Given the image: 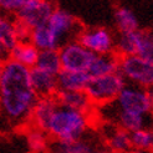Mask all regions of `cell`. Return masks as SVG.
I'll return each mask as SVG.
<instances>
[{
  "label": "cell",
  "instance_id": "cell-3",
  "mask_svg": "<svg viewBox=\"0 0 153 153\" xmlns=\"http://www.w3.org/2000/svg\"><path fill=\"white\" fill-rule=\"evenodd\" d=\"M111 106L117 111L140 117H153V92L138 86L127 85Z\"/></svg>",
  "mask_w": 153,
  "mask_h": 153
},
{
  "label": "cell",
  "instance_id": "cell-25",
  "mask_svg": "<svg viewBox=\"0 0 153 153\" xmlns=\"http://www.w3.org/2000/svg\"><path fill=\"white\" fill-rule=\"evenodd\" d=\"M132 149L153 152V128H142L131 133Z\"/></svg>",
  "mask_w": 153,
  "mask_h": 153
},
{
  "label": "cell",
  "instance_id": "cell-22",
  "mask_svg": "<svg viewBox=\"0 0 153 153\" xmlns=\"http://www.w3.org/2000/svg\"><path fill=\"white\" fill-rule=\"evenodd\" d=\"M138 30L132 33H118L114 36V53L118 57L136 55Z\"/></svg>",
  "mask_w": 153,
  "mask_h": 153
},
{
  "label": "cell",
  "instance_id": "cell-21",
  "mask_svg": "<svg viewBox=\"0 0 153 153\" xmlns=\"http://www.w3.org/2000/svg\"><path fill=\"white\" fill-rule=\"evenodd\" d=\"M113 20L118 33H132L140 30L138 19L134 11L127 6H117L113 11Z\"/></svg>",
  "mask_w": 153,
  "mask_h": 153
},
{
  "label": "cell",
  "instance_id": "cell-23",
  "mask_svg": "<svg viewBox=\"0 0 153 153\" xmlns=\"http://www.w3.org/2000/svg\"><path fill=\"white\" fill-rule=\"evenodd\" d=\"M35 67L57 76L60 74V71L62 70V68H61V60H60V55H59V50L40 51Z\"/></svg>",
  "mask_w": 153,
  "mask_h": 153
},
{
  "label": "cell",
  "instance_id": "cell-26",
  "mask_svg": "<svg viewBox=\"0 0 153 153\" xmlns=\"http://www.w3.org/2000/svg\"><path fill=\"white\" fill-rule=\"evenodd\" d=\"M26 0H0V11L15 18L24 7Z\"/></svg>",
  "mask_w": 153,
  "mask_h": 153
},
{
  "label": "cell",
  "instance_id": "cell-17",
  "mask_svg": "<svg viewBox=\"0 0 153 153\" xmlns=\"http://www.w3.org/2000/svg\"><path fill=\"white\" fill-rule=\"evenodd\" d=\"M90 79L87 72L61 70L57 75L59 91H85Z\"/></svg>",
  "mask_w": 153,
  "mask_h": 153
},
{
  "label": "cell",
  "instance_id": "cell-31",
  "mask_svg": "<svg viewBox=\"0 0 153 153\" xmlns=\"http://www.w3.org/2000/svg\"><path fill=\"white\" fill-rule=\"evenodd\" d=\"M3 64H4V61L0 60V74H1V70H3Z\"/></svg>",
  "mask_w": 153,
  "mask_h": 153
},
{
  "label": "cell",
  "instance_id": "cell-5",
  "mask_svg": "<svg viewBox=\"0 0 153 153\" xmlns=\"http://www.w3.org/2000/svg\"><path fill=\"white\" fill-rule=\"evenodd\" d=\"M118 72L126 83L142 88H153V64L137 55L120 57Z\"/></svg>",
  "mask_w": 153,
  "mask_h": 153
},
{
  "label": "cell",
  "instance_id": "cell-10",
  "mask_svg": "<svg viewBox=\"0 0 153 153\" xmlns=\"http://www.w3.org/2000/svg\"><path fill=\"white\" fill-rule=\"evenodd\" d=\"M100 132L106 143V148L112 153H127L132 149L131 133L110 122H101Z\"/></svg>",
  "mask_w": 153,
  "mask_h": 153
},
{
  "label": "cell",
  "instance_id": "cell-13",
  "mask_svg": "<svg viewBox=\"0 0 153 153\" xmlns=\"http://www.w3.org/2000/svg\"><path fill=\"white\" fill-rule=\"evenodd\" d=\"M59 106L91 114L94 111V105L90 101L85 91H59L55 96Z\"/></svg>",
  "mask_w": 153,
  "mask_h": 153
},
{
  "label": "cell",
  "instance_id": "cell-27",
  "mask_svg": "<svg viewBox=\"0 0 153 153\" xmlns=\"http://www.w3.org/2000/svg\"><path fill=\"white\" fill-rule=\"evenodd\" d=\"M15 35H16L18 42L20 41H30V35H31V29L22 24L19 20L15 19Z\"/></svg>",
  "mask_w": 153,
  "mask_h": 153
},
{
  "label": "cell",
  "instance_id": "cell-16",
  "mask_svg": "<svg viewBox=\"0 0 153 153\" xmlns=\"http://www.w3.org/2000/svg\"><path fill=\"white\" fill-rule=\"evenodd\" d=\"M120 57L116 53H106V55H95L91 62L87 74L90 77H100L111 74L118 72Z\"/></svg>",
  "mask_w": 153,
  "mask_h": 153
},
{
  "label": "cell",
  "instance_id": "cell-8",
  "mask_svg": "<svg viewBox=\"0 0 153 153\" xmlns=\"http://www.w3.org/2000/svg\"><path fill=\"white\" fill-rule=\"evenodd\" d=\"M114 34L107 27H87L82 29L77 40L94 55L114 53Z\"/></svg>",
  "mask_w": 153,
  "mask_h": 153
},
{
  "label": "cell",
  "instance_id": "cell-30",
  "mask_svg": "<svg viewBox=\"0 0 153 153\" xmlns=\"http://www.w3.org/2000/svg\"><path fill=\"white\" fill-rule=\"evenodd\" d=\"M4 56H5V55H4V52L1 51V49H0V60H1V61H3V57H4Z\"/></svg>",
  "mask_w": 153,
  "mask_h": 153
},
{
  "label": "cell",
  "instance_id": "cell-2",
  "mask_svg": "<svg viewBox=\"0 0 153 153\" xmlns=\"http://www.w3.org/2000/svg\"><path fill=\"white\" fill-rule=\"evenodd\" d=\"M90 114L57 106L48 125L46 133L51 141H75L88 134Z\"/></svg>",
  "mask_w": 153,
  "mask_h": 153
},
{
  "label": "cell",
  "instance_id": "cell-11",
  "mask_svg": "<svg viewBox=\"0 0 153 153\" xmlns=\"http://www.w3.org/2000/svg\"><path fill=\"white\" fill-rule=\"evenodd\" d=\"M30 83L39 98L55 97L59 92L57 76L42 71L37 67L30 68Z\"/></svg>",
  "mask_w": 153,
  "mask_h": 153
},
{
  "label": "cell",
  "instance_id": "cell-1",
  "mask_svg": "<svg viewBox=\"0 0 153 153\" xmlns=\"http://www.w3.org/2000/svg\"><path fill=\"white\" fill-rule=\"evenodd\" d=\"M30 83V70L6 59L0 74V110L15 125H26L37 101Z\"/></svg>",
  "mask_w": 153,
  "mask_h": 153
},
{
  "label": "cell",
  "instance_id": "cell-7",
  "mask_svg": "<svg viewBox=\"0 0 153 153\" xmlns=\"http://www.w3.org/2000/svg\"><path fill=\"white\" fill-rule=\"evenodd\" d=\"M61 68L65 71L87 72L95 55L83 48L77 40H71L59 49Z\"/></svg>",
  "mask_w": 153,
  "mask_h": 153
},
{
  "label": "cell",
  "instance_id": "cell-19",
  "mask_svg": "<svg viewBox=\"0 0 153 153\" xmlns=\"http://www.w3.org/2000/svg\"><path fill=\"white\" fill-rule=\"evenodd\" d=\"M30 42H31L39 51L59 50L61 48V44L57 41L56 37L53 36L51 30L46 25V22L31 30Z\"/></svg>",
  "mask_w": 153,
  "mask_h": 153
},
{
  "label": "cell",
  "instance_id": "cell-15",
  "mask_svg": "<svg viewBox=\"0 0 153 153\" xmlns=\"http://www.w3.org/2000/svg\"><path fill=\"white\" fill-rule=\"evenodd\" d=\"M39 53H40V51L30 41H20L15 45L14 49L10 51L7 59L15 61L16 64L30 70V68L36 66Z\"/></svg>",
  "mask_w": 153,
  "mask_h": 153
},
{
  "label": "cell",
  "instance_id": "cell-9",
  "mask_svg": "<svg viewBox=\"0 0 153 153\" xmlns=\"http://www.w3.org/2000/svg\"><path fill=\"white\" fill-rule=\"evenodd\" d=\"M53 9H55V5L46 0H26L24 7L15 16V19L33 30L45 24L49 20Z\"/></svg>",
  "mask_w": 153,
  "mask_h": 153
},
{
  "label": "cell",
  "instance_id": "cell-28",
  "mask_svg": "<svg viewBox=\"0 0 153 153\" xmlns=\"http://www.w3.org/2000/svg\"><path fill=\"white\" fill-rule=\"evenodd\" d=\"M92 153H112L111 151H108L106 147H97L92 151Z\"/></svg>",
  "mask_w": 153,
  "mask_h": 153
},
{
  "label": "cell",
  "instance_id": "cell-4",
  "mask_svg": "<svg viewBox=\"0 0 153 153\" xmlns=\"http://www.w3.org/2000/svg\"><path fill=\"white\" fill-rule=\"evenodd\" d=\"M126 85L127 83L120 72H116L100 77H91L85 92L94 106L101 107L116 100Z\"/></svg>",
  "mask_w": 153,
  "mask_h": 153
},
{
  "label": "cell",
  "instance_id": "cell-12",
  "mask_svg": "<svg viewBox=\"0 0 153 153\" xmlns=\"http://www.w3.org/2000/svg\"><path fill=\"white\" fill-rule=\"evenodd\" d=\"M57 102L55 97H44L37 98V101L34 106L29 118V126H33L35 128L42 129L46 132L48 125L52 117L53 112L57 108Z\"/></svg>",
  "mask_w": 153,
  "mask_h": 153
},
{
  "label": "cell",
  "instance_id": "cell-24",
  "mask_svg": "<svg viewBox=\"0 0 153 153\" xmlns=\"http://www.w3.org/2000/svg\"><path fill=\"white\" fill-rule=\"evenodd\" d=\"M136 55L153 64V34L144 30H138L137 35Z\"/></svg>",
  "mask_w": 153,
  "mask_h": 153
},
{
  "label": "cell",
  "instance_id": "cell-6",
  "mask_svg": "<svg viewBox=\"0 0 153 153\" xmlns=\"http://www.w3.org/2000/svg\"><path fill=\"white\" fill-rule=\"evenodd\" d=\"M46 25L61 44V46L71 40H76L80 31L83 29L72 13L59 6H55L46 21Z\"/></svg>",
  "mask_w": 153,
  "mask_h": 153
},
{
  "label": "cell",
  "instance_id": "cell-18",
  "mask_svg": "<svg viewBox=\"0 0 153 153\" xmlns=\"http://www.w3.org/2000/svg\"><path fill=\"white\" fill-rule=\"evenodd\" d=\"M18 44L15 35V18L0 11V49L5 56H9L10 51Z\"/></svg>",
  "mask_w": 153,
  "mask_h": 153
},
{
  "label": "cell",
  "instance_id": "cell-29",
  "mask_svg": "<svg viewBox=\"0 0 153 153\" xmlns=\"http://www.w3.org/2000/svg\"><path fill=\"white\" fill-rule=\"evenodd\" d=\"M127 153H153V152H142V151H136V149H131Z\"/></svg>",
  "mask_w": 153,
  "mask_h": 153
},
{
  "label": "cell",
  "instance_id": "cell-14",
  "mask_svg": "<svg viewBox=\"0 0 153 153\" xmlns=\"http://www.w3.org/2000/svg\"><path fill=\"white\" fill-rule=\"evenodd\" d=\"M98 146L88 134L75 141H51L48 153H92Z\"/></svg>",
  "mask_w": 153,
  "mask_h": 153
},
{
  "label": "cell",
  "instance_id": "cell-20",
  "mask_svg": "<svg viewBox=\"0 0 153 153\" xmlns=\"http://www.w3.org/2000/svg\"><path fill=\"white\" fill-rule=\"evenodd\" d=\"M25 142L30 153H48L51 144V138L42 129L27 126L25 131Z\"/></svg>",
  "mask_w": 153,
  "mask_h": 153
}]
</instances>
